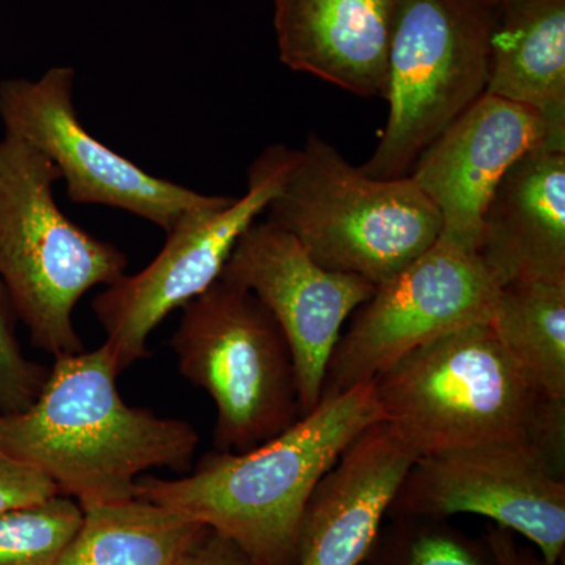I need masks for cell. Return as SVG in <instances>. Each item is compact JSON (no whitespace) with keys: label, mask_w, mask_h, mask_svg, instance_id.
<instances>
[{"label":"cell","mask_w":565,"mask_h":565,"mask_svg":"<svg viewBox=\"0 0 565 565\" xmlns=\"http://www.w3.org/2000/svg\"><path fill=\"white\" fill-rule=\"evenodd\" d=\"M481 515L523 535L546 563L565 557V471L511 445L418 457L388 515Z\"/></svg>","instance_id":"cell-11"},{"label":"cell","mask_w":565,"mask_h":565,"mask_svg":"<svg viewBox=\"0 0 565 565\" xmlns=\"http://www.w3.org/2000/svg\"><path fill=\"white\" fill-rule=\"evenodd\" d=\"M486 95L534 110L550 147L565 150V0H516L494 10Z\"/></svg>","instance_id":"cell-17"},{"label":"cell","mask_w":565,"mask_h":565,"mask_svg":"<svg viewBox=\"0 0 565 565\" xmlns=\"http://www.w3.org/2000/svg\"><path fill=\"white\" fill-rule=\"evenodd\" d=\"M473 2L481 3V6L489 7V9H501V7L509 6V3L516 2V0H473Z\"/></svg>","instance_id":"cell-27"},{"label":"cell","mask_w":565,"mask_h":565,"mask_svg":"<svg viewBox=\"0 0 565 565\" xmlns=\"http://www.w3.org/2000/svg\"><path fill=\"white\" fill-rule=\"evenodd\" d=\"M362 565H501L492 546L448 519L388 515Z\"/></svg>","instance_id":"cell-20"},{"label":"cell","mask_w":565,"mask_h":565,"mask_svg":"<svg viewBox=\"0 0 565 565\" xmlns=\"http://www.w3.org/2000/svg\"><path fill=\"white\" fill-rule=\"evenodd\" d=\"M222 280L258 297L280 326L296 371L302 415L322 397L327 367L345 321L375 291L373 282L326 269L277 223L255 222L237 241Z\"/></svg>","instance_id":"cell-12"},{"label":"cell","mask_w":565,"mask_h":565,"mask_svg":"<svg viewBox=\"0 0 565 565\" xmlns=\"http://www.w3.org/2000/svg\"><path fill=\"white\" fill-rule=\"evenodd\" d=\"M476 253L498 286L565 285V150L541 145L509 169L482 214Z\"/></svg>","instance_id":"cell-15"},{"label":"cell","mask_w":565,"mask_h":565,"mask_svg":"<svg viewBox=\"0 0 565 565\" xmlns=\"http://www.w3.org/2000/svg\"><path fill=\"white\" fill-rule=\"evenodd\" d=\"M178 371L210 394L215 451L245 452L302 416L291 349L255 294L218 278L182 308Z\"/></svg>","instance_id":"cell-6"},{"label":"cell","mask_w":565,"mask_h":565,"mask_svg":"<svg viewBox=\"0 0 565 565\" xmlns=\"http://www.w3.org/2000/svg\"><path fill=\"white\" fill-rule=\"evenodd\" d=\"M399 0H275L280 61L362 98L382 96Z\"/></svg>","instance_id":"cell-16"},{"label":"cell","mask_w":565,"mask_h":565,"mask_svg":"<svg viewBox=\"0 0 565 565\" xmlns=\"http://www.w3.org/2000/svg\"><path fill=\"white\" fill-rule=\"evenodd\" d=\"M486 541L492 546L494 555L501 565H519L516 559V550L519 544L515 541V534L505 527L489 525L484 533Z\"/></svg>","instance_id":"cell-25"},{"label":"cell","mask_w":565,"mask_h":565,"mask_svg":"<svg viewBox=\"0 0 565 565\" xmlns=\"http://www.w3.org/2000/svg\"><path fill=\"white\" fill-rule=\"evenodd\" d=\"M498 289L478 253L440 237L353 313L327 367L322 396L374 381L445 334L489 323Z\"/></svg>","instance_id":"cell-9"},{"label":"cell","mask_w":565,"mask_h":565,"mask_svg":"<svg viewBox=\"0 0 565 565\" xmlns=\"http://www.w3.org/2000/svg\"><path fill=\"white\" fill-rule=\"evenodd\" d=\"M18 316L0 281V412L18 414L39 397L50 367L33 362L22 351L17 334Z\"/></svg>","instance_id":"cell-22"},{"label":"cell","mask_w":565,"mask_h":565,"mask_svg":"<svg viewBox=\"0 0 565 565\" xmlns=\"http://www.w3.org/2000/svg\"><path fill=\"white\" fill-rule=\"evenodd\" d=\"M269 218L316 263L375 288L429 250L441 234L437 207L411 177L375 180L310 134Z\"/></svg>","instance_id":"cell-5"},{"label":"cell","mask_w":565,"mask_h":565,"mask_svg":"<svg viewBox=\"0 0 565 565\" xmlns=\"http://www.w3.org/2000/svg\"><path fill=\"white\" fill-rule=\"evenodd\" d=\"M189 565H256L243 550L237 548L228 539L212 533L203 539L195 550Z\"/></svg>","instance_id":"cell-24"},{"label":"cell","mask_w":565,"mask_h":565,"mask_svg":"<svg viewBox=\"0 0 565 565\" xmlns=\"http://www.w3.org/2000/svg\"><path fill=\"white\" fill-rule=\"evenodd\" d=\"M296 154L285 145L267 148L248 170L244 196L188 215L143 270L125 275L93 299L104 344L120 373L150 355L148 340L167 316L221 278L237 241L280 193Z\"/></svg>","instance_id":"cell-8"},{"label":"cell","mask_w":565,"mask_h":565,"mask_svg":"<svg viewBox=\"0 0 565 565\" xmlns=\"http://www.w3.org/2000/svg\"><path fill=\"white\" fill-rule=\"evenodd\" d=\"M120 374L106 344L54 359L25 411L0 412V455L46 476L82 509L136 498L152 470L189 473L195 427L126 403Z\"/></svg>","instance_id":"cell-1"},{"label":"cell","mask_w":565,"mask_h":565,"mask_svg":"<svg viewBox=\"0 0 565 565\" xmlns=\"http://www.w3.org/2000/svg\"><path fill=\"white\" fill-rule=\"evenodd\" d=\"M494 9L473 0H399L384 98L390 114L370 161L375 180L408 169L481 96Z\"/></svg>","instance_id":"cell-7"},{"label":"cell","mask_w":565,"mask_h":565,"mask_svg":"<svg viewBox=\"0 0 565 565\" xmlns=\"http://www.w3.org/2000/svg\"><path fill=\"white\" fill-rule=\"evenodd\" d=\"M57 494V487L46 476L0 455V514L44 503Z\"/></svg>","instance_id":"cell-23"},{"label":"cell","mask_w":565,"mask_h":565,"mask_svg":"<svg viewBox=\"0 0 565 565\" xmlns=\"http://www.w3.org/2000/svg\"><path fill=\"white\" fill-rule=\"evenodd\" d=\"M516 559H519V565H564V563H546L544 557L539 555L537 550H534V546L531 548V546L519 545V550H516Z\"/></svg>","instance_id":"cell-26"},{"label":"cell","mask_w":565,"mask_h":565,"mask_svg":"<svg viewBox=\"0 0 565 565\" xmlns=\"http://www.w3.org/2000/svg\"><path fill=\"white\" fill-rule=\"evenodd\" d=\"M416 459L390 424L364 429L305 505L294 565H362Z\"/></svg>","instance_id":"cell-14"},{"label":"cell","mask_w":565,"mask_h":565,"mask_svg":"<svg viewBox=\"0 0 565 565\" xmlns=\"http://www.w3.org/2000/svg\"><path fill=\"white\" fill-rule=\"evenodd\" d=\"M377 422L382 414L373 381L364 382L322 396L313 411L250 451L212 449L181 478L141 476L136 497L228 539L256 565H294L315 487Z\"/></svg>","instance_id":"cell-2"},{"label":"cell","mask_w":565,"mask_h":565,"mask_svg":"<svg viewBox=\"0 0 565 565\" xmlns=\"http://www.w3.org/2000/svg\"><path fill=\"white\" fill-rule=\"evenodd\" d=\"M489 326L542 392L565 401V285L504 282Z\"/></svg>","instance_id":"cell-19"},{"label":"cell","mask_w":565,"mask_h":565,"mask_svg":"<svg viewBox=\"0 0 565 565\" xmlns=\"http://www.w3.org/2000/svg\"><path fill=\"white\" fill-rule=\"evenodd\" d=\"M54 162L28 141L0 139V281L35 348L54 359L84 351L76 305L126 275L120 248L85 232L54 196Z\"/></svg>","instance_id":"cell-4"},{"label":"cell","mask_w":565,"mask_h":565,"mask_svg":"<svg viewBox=\"0 0 565 565\" xmlns=\"http://www.w3.org/2000/svg\"><path fill=\"white\" fill-rule=\"evenodd\" d=\"M210 531L139 497L95 505L54 565H189Z\"/></svg>","instance_id":"cell-18"},{"label":"cell","mask_w":565,"mask_h":565,"mask_svg":"<svg viewBox=\"0 0 565 565\" xmlns=\"http://www.w3.org/2000/svg\"><path fill=\"white\" fill-rule=\"evenodd\" d=\"M382 422L416 457L511 445L565 471V401L542 392L489 323H473L375 375Z\"/></svg>","instance_id":"cell-3"},{"label":"cell","mask_w":565,"mask_h":565,"mask_svg":"<svg viewBox=\"0 0 565 565\" xmlns=\"http://www.w3.org/2000/svg\"><path fill=\"white\" fill-rule=\"evenodd\" d=\"M82 522V508L57 494L0 514V565H54Z\"/></svg>","instance_id":"cell-21"},{"label":"cell","mask_w":565,"mask_h":565,"mask_svg":"<svg viewBox=\"0 0 565 565\" xmlns=\"http://www.w3.org/2000/svg\"><path fill=\"white\" fill-rule=\"evenodd\" d=\"M73 68L55 66L39 81L0 84V118L6 134L46 154L66 181L76 204L118 207L169 234L193 212L232 202L202 195L141 170L85 131L73 104Z\"/></svg>","instance_id":"cell-10"},{"label":"cell","mask_w":565,"mask_h":565,"mask_svg":"<svg viewBox=\"0 0 565 565\" xmlns=\"http://www.w3.org/2000/svg\"><path fill=\"white\" fill-rule=\"evenodd\" d=\"M541 145L552 148L544 120L492 95L481 96L445 129L408 174L437 207L441 239L476 253L494 189L522 156Z\"/></svg>","instance_id":"cell-13"}]
</instances>
